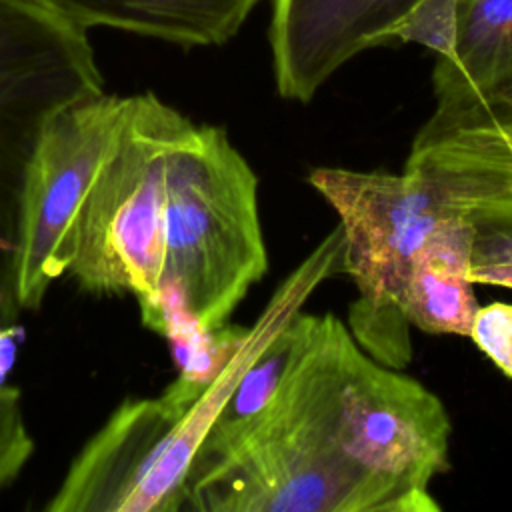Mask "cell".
Listing matches in <instances>:
<instances>
[{
  "instance_id": "obj_1",
  "label": "cell",
  "mask_w": 512,
  "mask_h": 512,
  "mask_svg": "<svg viewBox=\"0 0 512 512\" xmlns=\"http://www.w3.org/2000/svg\"><path fill=\"white\" fill-rule=\"evenodd\" d=\"M292 362L270 404L224 446L198 452L194 512H400L342 448V378L356 340L338 316L298 312Z\"/></svg>"
},
{
  "instance_id": "obj_2",
  "label": "cell",
  "mask_w": 512,
  "mask_h": 512,
  "mask_svg": "<svg viewBox=\"0 0 512 512\" xmlns=\"http://www.w3.org/2000/svg\"><path fill=\"white\" fill-rule=\"evenodd\" d=\"M266 270L258 178L224 128L192 122L166 170L160 336L228 324Z\"/></svg>"
},
{
  "instance_id": "obj_3",
  "label": "cell",
  "mask_w": 512,
  "mask_h": 512,
  "mask_svg": "<svg viewBox=\"0 0 512 512\" xmlns=\"http://www.w3.org/2000/svg\"><path fill=\"white\" fill-rule=\"evenodd\" d=\"M192 120L152 92L126 110L74 226L68 272L84 290L132 294L142 324L164 322V214L168 158Z\"/></svg>"
},
{
  "instance_id": "obj_4",
  "label": "cell",
  "mask_w": 512,
  "mask_h": 512,
  "mask_svg": "<svg viewBox=\"0 0 512 512\" xmlns=\"http://www.w3.org/2000/svg\"><path fill=\"white\" fill-rule=\"evenodd\" d=\"M306 180L342 226V272L358 290L346 322L354 340L376 362L406 370L414 358L406 316L410 278L446 208L422 178L404 170L318 166Z\"/></svg>"
},
{
  "instance_id": "obj_5",
  "label": "cell",
  "mask_w": 512,
  "mask_h": 512,
  "mask_svg": "<svg viewBox=\"0 0 512 512\" xmlns=\"http://www.w3.org/2000/svg\"><path fill=\"white\" fill-rule=\"evenodd\" d=\"M404 172L472 224L470 280L512 290V84L434 102L410 142Z\"/></svg>"
},
{
  "instance_id": "obj_6",
  "label": "cell",
  "mask_w": 512,
  "mask_h": 512,
  "mask_svg": "<svg viewBox=\"0 0 512 512\" xmlns=\"http://www.w3.org/2000/svg\"><path fill=\"white\" fill-rule=\"evenodd\" d=\"M342 448L386 488L402 512H438L430 492L450 468L452 422L444 402L404 370L376 362L356 342L342 378Z\"/></svg>"
},
{
  "instance_id": "obj_7",
  "label": "cell",
  "mask_w": 512,
  "mask_h": 512,
  "mask_svg": "<svg viewBox=\"0 0 512 512\" xmlns=\"http://www.w3.org/2000/svg\"><path fill=\"white\" fill-rule=\"evenodd\" d=\"M124 110L126 96L102 92L66 106L42 130L20 202L16 294L22 310H36L50 284L68 272L78 214Z\"/></svg>"
},
{
  "instance_id": "obj_8",
  "label": "cell",
  "mask_w": 512,
  "mask_h": 512,
  "mask_svg": "<svg viewBox=\"0 0 512 512\" xmlns=\"http://www.w3.org/2000/svg\"><path fill=\"white\" fill-rule=\"evenodd\" d=\"M342 252L344 234L342 226L338 224L296 266V270L282 280L268 300L264 312L250 326L244 344L178 420L164 444L154 472L136 492L130 512H178L186 508L188 474L192 462L242 374L270 344V340L302 310L312 292L324 280L342 270Z\"/></svg>"
},
{
  "instance_id": "obj_9",
  "label": "cell",
  "mask_w": 512,
  "mask_h": 512,
  "mask_svg": "<svg viewBox=\"0 0 512 512\" xmlns=\"http://www.w3.org/2000/svg\"><path fill=\"white\" fill-rule=\"evenodd\" d=\"M416 0H272L268 30L276 90L310 102L346 62L386 44Z\"/></svg>"
},
{
  "instance_id": "obj_10",
  "label": "cell",
  "mask_w": 512,
  "mask_h": 512,
  "mask_svg": "<svg viewBox=\"0 0 512 512\" xmlns=\"http://www.w3.org/2000/svg\"><path fill=\"white\" fill-rule=\"evenodd\" d=\"M186 406L166 394L128 398L72 460L48 512H128Z\"/></svg>"
},
{
  "instance_id": "obj_11",
  "label": "cell",
  "mask_w": 512,
  "mask_h": 512,
  "mask_svg": "<svg viewBox=\"0 0 512 512\" xmlns=\"http://www.w3.org/2000/svg\"><path fill=\"white\" fill-rule=\"evenodd\" d=\"M82 28H118L180 46L228 42L262 0H30Z\"/></svg>"
},
{
  "instance_id": "obj_12",
  "label": "cell",
  "mask_w": 512,
  "mask_h": 512,
  "mask_svg": "<svg viewBox=\"0 0 512 512\" xmlns=\"http://www.w3.org/2000/svg\"><path fill=\"white\" fill-rule=\"evenodd\" d=\"M474 228L466 216L446 208L424 242L410 278L406 316L426 334L468 336L478 302L470 280Z\"/></svg>"
},
{
  "instance_id": "obj_13",
  "label": "cell",
  "mask_w": 512,
  "mask_h": 512,
  "mask_svg": "<svg viewBox=\"0 0 512 512\" xmlns=\"http://www.w3.org/2000/svg\"><path fill=\"white\" fill-rule=\"evenodd\" d=\"M512 84V0H460L454 56L436 60L434 102L482 96Z\"/></svg>"
},
{
  "instance_id": "obj_14",
  "label": "cell",
  "mask_w": 512,
  "mask_h": 512,
  "mask_svg": "<svg viewBox=\"0 0 512 512\" xmlns=\"http://www.w3.org/2000/svg\"><path fill=\"white\" fill-rule=\"evenodd\" d=\"M296 316L270 340V344L254 358V362L242 374L240 382L236 384L220 416L208 430L198 452H210L224 446L270 404L282 378L286 376V370L296 350Z\"/></svg>"
},
{
  "instance_id": "obj_15",
  "label": "cell",
  "mask_w": 512,
  "mask_h": 512,
  "mask_svg": "<svg viewBox=\"0 0 512 512\" xmlns=\"http://www.w3.org/2000/svg\"><path fill=\"white\" fill-rule=\"evenodd\" d=\"M460 0H416L412 8L388 30L386 44H418L436 60L454 56L458 38Z\"/></svg>"
},
{
  "instance_id": "obj_16",
  "label": "cell",
  "mask_w": 512,
  "mask_h": 512,
  "mask_svg": "<svg viewBox=\"0 0 512 512\" xmlns=\"http://www.w3.org/2000/svg\"><path fill=\"white\" fill-rule=\"evenodd\" d=\"M34 452V440L26 428L20 390L0 386V488L8 486Z\"/></svg>"
},
{
  "instance_id": "obj_17",
  "label": "cell",
  "mask_w": 512,
  "mask_h": 512,
  "mask_svg": "<svg viewBox=\"0 0 512 512\" xmlns=\"http://www.w3.org/2000/svg\"><path fill=\"white\" fill-rule=\"evenodd\" d=\"M468 338L508 378H512V304L478 306Z\"/></svg>"
},
{
  "instance_id": "obj_18",
  "label": "cell",
  "mask_w": 512,
  "mask_h": 512,
  "mask_svg": "<svg viewBox=\"0 0 512 512\" xmlns=\"http://www.w3.org/2000/svg\"><path fill=\"white\" fill-rule=\"evenodd\" d=\"M18 26V0H0V158L12 130V62Z\"/></svg>"
},
{
  "instance_id": "obj_19",
  "label": "cell",
  "mask_w": 512,
  "mask_h": 512,
  "mask_svg": "<svg viewBox=\"0 0 512 512\" xmlns=\"http://www.w3.org/2000/svg\"><path fill=\"white\" fill-rule=\"evenodd\" d=\"M22 328L18 324H0V386H4L6 376L16 358V338Z\"/></svg>"
}]
</instances>
